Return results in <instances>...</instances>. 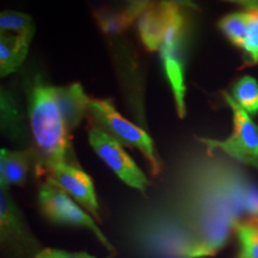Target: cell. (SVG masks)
Wrapping results in <instances>:
<instances>
[{"label":"cell","instance_id":"obj_3","mask_svg":"<svg viewBox=\"0 0 258 258\" xmlns=\"http://www.w3.org/2000/svg\"><path fill=\"white\" fill-rule=\"evenodd\" d=\"M186 34V19L180 10L167 28L163 43L160 46V57L169 80L178 116L186 115L185 82H184V41Z\"/></svg>","mask_w":258,"mask_h":258},{"label":"cell","instance_id":"obj_15","mask_svg":"<svg viewBox=\"0 0 258 258\" xmlns=\"http://www.w3.org/2000/svg\"><path fill=\"white\" fill-rule=\"evenodd\" d=\"M0 32L34 37V21L29 15L18 11H4L0 15Z\"/></svg>","mask_w":258,"mask_h":258},{"label":"cell","instance_id":"obj_11","mask_svg":"<svg viewBox=\"0 0 258 258\" xmlns=\"http://www.w3.org/2000/svg\"><path fill=\"white\" fill-rule=\"evenodd\" d=\"M0 34V73L5 77L23 63L32 38L9 32Z\"/></svg>","mask_w":258,"mask_h":258},{"label":"cell","instance_id":"obj_4","mask_svg":"<svg viewBox=\"0 0 258 258\" xmlns=\"http://www.w3.org/2000/svg\"><path fill=\"white\" fill-rule=\"evenodd\" d=\"M38 202L42 213L47 219L59 224L80 226L86 228L95 235L99 243L104 245L106 250L114 251L112 244L105 237L101 228L96 225L95 219L70 195H67L63 190L57 188L53 183L48 180L43 182L38 191Z\"/></svg>","mask_w":258,"mask_h":258},{"label":"cell","instance_id":"obj_22","mask_svg":"<svg viewBox=\"0 0 258 258\" xmlns=\"http://www.w3.org/2000/svg\"><path fill=\"white\" fill-rule=\"evenodd\" d=\"M225 2L235 3V4L243 5V6H245V8H246L247 10H249V9L258 8V0H225Z\"/></svg>","mask_w":258,"mask_h":258},{"label":"cell","instance_id":"obj_9","mask_svg":"<svg viewBox=\"0 0 258 258\" xmlns=\"http://www.w3.org/2000/svg\"><path fill=\"white\" fill-rule=\"evenodd\" d=\"M0 222H2V239L5 243L14 244L17 249L29 252L35 249V240L28 234L19 218L18 211L10 198L8 186L2 185L0 190Z\"/></svg>","mask_w":258,"mask_h":258},{"label":"cell","instance_id":"obj_8","mask_svg":"<svg viewBox=\"0 0 258 258\" xmlns=\"http://www.w3.org/2000/svg\"><path fill=\"white\" fill-rule=\"evenodd\" d=\"M182 8L167 2H153L139 16L138 31L144 47L148 51L160 49L167 28Z\"/></svg>","mask_w":258,"mask_h":258},{"label":"cell","instance_id":"obj_7","mask_svg":"<svg viewBox=\"0 0 258 258\" xmlns=\"http://www.w3.org/2000/svg\"><path fill=\"white\" fill-rule=\"evenodd\" d=\"M48 182L63 190L74 201L85 209L97 221H101L99 205L97 201L92 178L85 171L72 163H62L43 170Z\"/></svg>","mask_w":258,"mask_h":258},{"label":"cell","instance_id":"obj_6","mask_svg":"<svg viewBox=\"0 0 258 258\" xmlns=\"http://www.w3.org/2000/svg\"><path fill=\"white\" fill-rule=\"evenodd\" d=\"M89 143L97 156L106 164L122 182L137 189L140 192H146L150 185L147 177L140 170L132 157L125 152L120 141L112 138L102 128L93 125L89 131Z\"/></svg>","mask_w":258,"mask_h":258},{"label":"cell","instance_id":"obj_21","mask_svg":"<svg viewBox=\"0 0 258 258\" xmlns=\"http://www.w3.org/2000/svg\"><path fill=\"white\" fill-rule=\"evenodd\" d=\"M167 2L173 3V4L179 6L182 9H190V10H200L198 4L194 0H167Z\"/></svg>","mask_w":258,"mask_h":258},{"label":"cell","instance_id":"obj_18","mask_svg":"<svg viewBox=\"0 0 258 258\" xmlns=\"http://www.w3.org/2000/svg\"><path fill=\"white\" fill-rule=\"evenodd\" d=\"M247 34L243 49L253 63L258 62V8L246 10Z\"/></svg>","mask_w":258,"mask_h":258},{"label":"cell","instance_id":"obj_17","mask_svg":"<svg viewBox=\"0 0 258 258\" xmlns=\"http://www.w3.org/2000/svg\"><path fill=\"white\" fill-rule=\"evenodd\" d=\"M219 28L226 35L234 46L243 47L245 37L247 34V16L246 11L234 12V14L225 16L219 22Z\"/></svg>","mask_w":258,"mask_h":258},{"label":"cell","instance_id":"obj_23","mask_svg":"<svg viewBox=\"0 0 258 258\" xmlns=\"http://www.w3.org/2000/svg\"><path fill=\"white\" fill-rule=\"evenodd\" d=\"M134 0H118V3H120L121 5V9L120 10H127L129 6L133 4Z\"/></svg>","mask_w":258,"mask_h":258},{"label":"cell","instance_id":"obj_2","mask_svg":"<svg viewBox=\"0 0 258 258\" xmlns=\"http://www.w3.org/2000/svg\"><path fill=\"white\" fill-rule=\"evenodd\" d=\"M88 115L97 124H99V128L110 134L121 144L139 148L144 157L150 161L154 175L159 173L160 165L152 138L144 129L124 118L116 110L110 101L91 98L89 103Z\"/></svg>","mask_w":258,"mask_h":258},{"label":"cell","instance_id":"obj_5","mask_svg":"<svg viewBox=\"0 0 258 258\" xmlns=\"http://www.w3.org/2000/svg\"><path fill=\"white\" fill-rule=\"evenodd\" d=\"M224 97L233 112V133L226 140L200 138L199 141L212 150L217 148L222 151L240 163L258 167V128L249 114L231 96L224 93Z\"/></svg>","mask_w":258,"mask_h":258},{"label":"cell","instance_id":"obj_14","mask_svg":"<svg viewBox=\"0 0 258 258\" xmlns=\"http://www.w3.org/2000/svg\"><path fill=\"white\" fill-rule=\"evenodd\" d=\"M232 98L247 114L258 112V82L252 77H243L234 85Z\"/></svg>","mask_w":258,"mask_h":258},{"label":"cell","instance_id":"obj_16","mask_svg":"<svg viewBox=\"0 0 258 258\" xmlns=\"http://www.w3.org/2000/svg\"><path fill=\"white\" fill-rule=\"evenodd\" d=\"M240 243V253L238 258H258V219L240 221L235 226Z\"/></svg>","mask_w":258,"mask_h":258},{"label":"cell","instance_id":"obj_13","mask_svg":"<svg viewBox=\"0 0 258 258\" xmlns=\"http://www.w3.org/2000/svg\"><path fill=\"white\" fill-rule=\"evenodd\" d=\"M93 17L106 36H118L133 24L125 16L123 10H118L111 5L95 10Z\"/></svg>","mask_w":258,"mask_h":258},{"label":"cell","instance_id":"obj_10","mask_svg":"<svg viewBox=\"0 0 258 258\" xmlns=\"http://www.w3.org/2000/svg\"><path fill=\"white\" fill-rule=\"evenodd\" d=\"M54 95H55L64 123L70 132L73 131L80 123L84 116L88 114L91 97L84 92L83 86L78 83L62 86V88L54 86Z\"/></svg>","mask_w":258,"mask_h":258},{"label":"cell","instance_id":"obj_12","mask_svg":"<svg viewBox=\"0 0 258 258\" xmlns=\"http://www.w3.org/2000/svg\"><path fill=\"white\" fill-rule=\"evenodd\" d=\"M31 154L24 151H10L3 148L0 152V180L2 185L23 186L30 167Z\"/></svg>","mask_w":258,"mask_h":258},{"label":"cell","instance_id":"obj_1","mask_svg":"<svg viewBox=\"0 0 258 258\" xmlns=\"http://www.w3.org/2000/svg\"><path fill=\"white\" fill-rule=\"evenodd\" d=\"M30 125L42 170L70 163L71 132L57 105L54 86L36 84L32 89Z\"/></svg>","mask_w":258,"mask_h":258},{"label":"cell","instance_id":"obj_19","mask_svg":"<svg viewBox=\"0 0 258 258\" xmlns=\"http://www.w3.org/2000/svg\"><path fill=\"white\" fill-rule=\"evenodd\" d=\"M32 258H97V257L86 252H69V251L53 249V247H47V249L38 250V252Z\"/></svg>","mask_w":258,"mask_h":258},{"label":"cell","instance_id":"obj_20","mask_svg":"<svg viewBox=\"0 0 258 258\" xmlns=\"http://www.w3.org/2000/svg\"><path fill=\"white\" fill-rule=\"evenodd\" d=\"M151 3H153L152 0H134L133 4L129 6L127 10H123V11L125 16L131 19L132 23H134V22L139 18V16L143 14Z\"/></svg>","mask_w":258,"mask_h":258}]
</instances>
